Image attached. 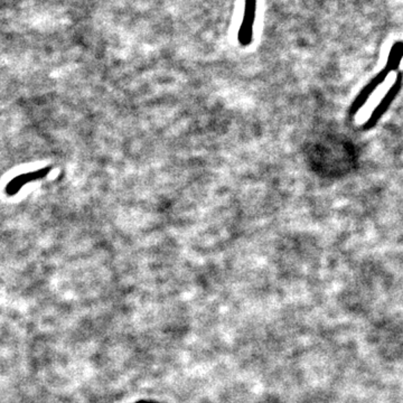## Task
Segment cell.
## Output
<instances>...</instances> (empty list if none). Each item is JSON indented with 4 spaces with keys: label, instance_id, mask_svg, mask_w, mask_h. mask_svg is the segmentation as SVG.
Wrapping results in <instances>:
<instances>
[{
    "label": "cell",
    "instance_id": "1",
    "mask_svg": "<svg viewBox=\"0 0 403 403\" xmlns=\"http://www.w3.org/2000/svg\"><path fill=\"white\" fill-rule=\"evenodd\" d=\"M402 84V75H401V73H397V77H395V82H393V84H392V86L389 88V90L386 91L384 97H383V98L379 101V104H377V107L374 108V110L372 111V112H371L368 120H366V122H365V130H370V129H372L374 126H377V122H379L380 120H381V118H382V117L386 115L389 108L391 107V104H393V101L395 100L397 95L400 93Z\"/></svg>",
    "mask_w": 403,
    "mask_h": 403
},
{
    "label": "cell",
    "instance_id": "2",
    "mask_svg": "<svg viewBox=\"0 0 403 403\" xmlns=\"http://www.w3.org/2000/svg\"><path fill=\"white\" fill-rule=\"evenodd\" d=\"M255 12H257V0H246L242 23L237 32V41H239V44L244 48L251 44L253 39Z\"/></svg>",
    "mask_w": 403,
    "mask_h": 403
},
{
    "label": "cell",
    "instance_id": "3",
    "mask_svg": "<svg viewBox=\"0 0 403 403\" xmlns=\"http://www.w3.org/2000/svg\"><path fill=\"white\" fill-rule=\"evenodd\" d=\"M389 75H390V72H389L386 68H383V70H381V71H380L379 73H377V75H375V77H374L373 79H372V80H371L370 82L363 88V89H362L361 92L357 95L355 100L353 101L352 106H351L350 113L352 116L356 115L362 108L364 107L366 102L370 100L371 97L375 93V91L379 89L380 86H382V84L386 82Z\"/></svg>",
    "mask_w": 403,
    "mask_h": 403
},
{
    "label": "cell",
    "instance_id": "4",
    "mask_svg": "<svg viewBox=\"0 0 403 403\" xmlns=\"http://www.w3.org/2000/svg\"><path fill=\"white\" fill-rule=\"evenodd\" d=\"M403 59V42L399 41L392 45L390 53H389L388 59H386V68L390 73L397 71Z\"/></svg>",
    "mask_w": 403,
    "mask_h": 403
}]
</instances>
